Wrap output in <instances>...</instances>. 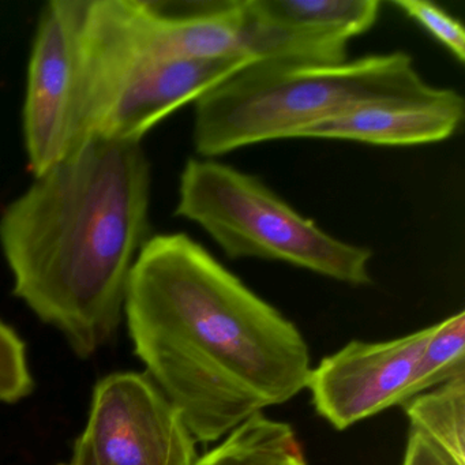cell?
Returning a JSON list of instances; mask_svg holds the SVG:
<instances>
[{
    "label": "cell",
    "instance_id": "30bf717a",
    "mask_svg": "<svg viewBox=\"0 0 465 465\" xmlns=\"http://www.w3.org/2000/svg\"><path fill=\"white\" fill-rule=\"evenodd\" d=\"M249 6L265 23L336 35L351 42L374 26L382 4L378 0H249Z\"/></svg>",
    "mask_w": 465,
    "mask_h": 465
},
{
    "label": "cell",
    "instance_id": "8992f818",
    "mask_svg": "<svg viewBox=\"0 0 465 465\" xmlns=\"http://www.w3.org/2000/svg\"><path fill=\"white\" fill-rule=\"evenodd\" d=\"M195 440L173 402L146 374L99 381L70 465H194Z\"/></svg>",
    "mask_w": 465,
    "mask_h": 465
},
{
    "label": "cell",
    "instance_id": "ba28073f",
    "mask_svg": "<svg viewBox=\"0 0 465 465\" xmlns=\"http://www.w3.org/2000/svg\"><path fill=\"white\" fill-rule=\"evenodd\" d=\"M434 325L391 341L353 340L312 369L307 389L312 404L334 429L402 405L405 389L415 371Z\"/></svg>",
    "mask_w": 465,
    "mask_h": 465
},
{
    "label": "cell",
    "instance_id": "277c9868",
    "mask_svg": "<svg viewBox=\"0 0 465 465\" xmlns=\"http://www.w3.org/2000/svg\"><path fill=\"white\" fill-rule=\"evenodd\" d=\"M78 61L80 146L94 137L141 143L171 114L257 62L162 61L143 45L124 0H83Z\"/></svg>",
    "mask_w": 465,
    "mask_h": 465
},
{
    "label": "cell",
    "instance_id": "7c38bea8",
    "mask_svg": "<svg viewBox=\"0 0 465 465\" xmlns=\"http://www.w3.org/2000/svg\"><path fill=\"white\" fill-rule=\"evenodd\" d=\"M401 407L411 431L423 435L457 465H465V374L412 397Z\"/></svg>",
    "mask_w": 465,
    "mask_h": 465
},
{
    "label": "cell",
    "instance_id": "5b68a950",
    "mask_svg": "<svg viewBox=\"0 0 465 465\" xmlns=\"http://www.w3.org/2000/svg\"><path fill=\"white\" fill-rule=\"evenodd\" d=\"M175 214L200 225L231 260L280 261L351 285L371 282L372 252L340 241L260 178L212 159H190Z\"/></svg>",
    "mask_w": 465,
    "mask_h": 465
},
{
    "label": "cell",
    "instance_id": "5bb4252c",
    "mask_svg": "<svg viewBox=\"0 0 465 465\" xmlns=\"http://www.w3.org/2000/svg\"><path fill=\"white\" fill-rule=\"evenodd\" d=\"M34 389L26 344L12 326L0 320V402L15 404L31 396Z\"/></svg>",
    "mask_w": 465,
    "mask_h": 465
},
{
    "label": "cell",
    "instance_id": "2e32d148",
    "mask_svg": "<svg viewBox=\"0 0 465 465\" xmlns=\"http://www.w3.org/2000/svg\"><path fill=\"white\" fill-rule=\"evenodd\" d=\"M402 465H457L437 446L416 431H410Z\"/></svg>",
    "mask_w": 465,
    "mask_h": 465
},
{
    "label": "cell",
    "instance_id": "52a82bcc",
    "mask_svg": "<svg viewBox=\"0 0 465 465\" xmlns=\"http://www.w3.org/2000/svg\"><path fill=\"white\" fill-rule=\"evenodd\" d=\"M81 10L83 0H53L43 7L37 21L24 104V137L35 176L80 146Z\"/></svg>",
    "mask_w": 465,
    "mask_h": 465
},
{
    "label": "cell",
    "instance_id": "4fadbf2b",
    "mask_svg": "<svg viewBox=\"0 0 465 465\" xmlns=\"http://www.w3.org/2000/svg\"><path fill=\"white\" fill-rule=\"evenodd\" d=\"M465 374V312L435 323L434 331L416 363L402 404L446 381Z\"/></svg>",
    "mask_w": 465,
    "mask_h": 465
},
{
    "label": "cell",
    "instance_id": "8fae6325",
    "mask_svg": "<svg viewBox=\"0 0 465 465\" xmlns=\"http://www.w3.org/2000/svg\"><path fill=\"white\" fill-rule=\"evenodd\" d=\"M194 465H307L292 427L262 412L250 416Z\"/></svg>",
    "mask_w": 465,
    "mask_h": 465
},
{
    "label": "cell",
    "instance_id": "3957f363",
    "mask_svg": "<svg viewBox=\"0 0 465 465\" xmlns=\"http://www.w3.org/2000/svg\"><path fill=\"white\" fill-rule=\"evenodd\" d=\"M437 88L424 83L405 53L341 64L260 61L194 103L193 140L203 159L302 133L356 105L416 99Z\"/></svg>",
    "mask_w": 465,
    "mask_h": 465
},
{
    "label": "cell",
    "instance_id": "9a60e30c",
    "mask_svg": "<svg viewBox=\"0 0 465 465\" xmlns=\"http://www.w3.org/2000/svg\"><path fill=\"white\" fill-rule=\"evenodd\" d=\"M393 5L448 48L460 64L465 61V31L460 21L426 0H396Z\"/></svg>",
    "mask_w": 465,
    "mask_h": 465
},
{
    "label": "cell",
    "instance_id": "9c48e42d",
    "mask_svg": "<svg viewBox=\"0 0 465 465\" xmlns=\"http://www.w3.org/2000/svg\"><path fill=\"white\" fill-rule=\"evenodd\" d=\"M464 118V100L453 89H435L416 99L356 105L309 127L301 138L345 140L381 146L440 143L456 133Z\"/></svg>",
    "mask_w": 465,
    "mask_h": 465
},
{
    "label": "cell",
    "instance_id": "6da1fadb",
    "mask_svg": "<svg viewBox=\"0 0 465 465\" xmlns=\"http://www.w3.org/2000/svg\"><path fill=\"white\" fill-rule=\"evenodd\" d=\"M124 317L146 375L195 442H216L306 389L312 367L295 323L186 233L143 244Z\"/></svg>",
    "mask_w": 465,
    "mask_h": 465
},
{
    "label": "cell",
    "instance_id": "7a4b0ae2",
    "mask_svg": "<svg viewBox=\"0 0 465 465\" xmlns=\"http://www.w3.org/2000/svg\"><path fill=\"white\" fill-rule=\"evenodd\" d=\"M151 163L143 143L94 137L35 176L0 216L15 295L81 358L111 341L149 236Z\"/></svg>",
    "mask_w": 465,
    "mask_h": 465
}]
</instances>
